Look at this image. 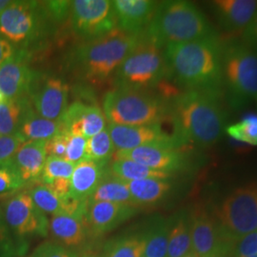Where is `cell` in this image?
<instances>
[{"mask_svg": "<svg viewBox=\"0 0 257 257\" xmlns=\"http://www.w3.org/2000/svg\"><path fill=\"white\" fill-rule=\"evenodd\" d=\"M59 132H61V125L59 121L46 119L40 116L33 108L31 102L28 104L19 134L25 142L30 141H49Z\"/></svg>", "mask_w": 257, "mask_h": 257, "instance_id": "cb8c5ba5", "label": "cell"}, {"mask_svg": "<svg viewBox=\"0 0 257 257\" xmlns=\"http://www.w3.org/2000/svg\"><path fill=\"white\" fill-rule=\"evenodd\" d=\"M137 207L151 206L160 202L169 193L172 185L168 179L149 178L126 182Z\"/></svg>", "mask_w": 257, "mask_h": 257, "instance_id": "d4e9b609", "label": "cell"}, {"mask_svg": "<svg viewBox=\"0 0 257 257\" xmlns=\"http://www.w3.org/2000/svg\"><path fill=\"white\" fill-rule=\"evenodd\" d=\"M230 138L249 146H257V113H247L237 123L226 128Z\"/></svg>", "mask_w": 257, "mask_h": 257, "instance_id": "836d02e7", "label": "cell"}, {"mask_svg": "<svg viewBox=\"0 0 257 257\" xmlns=\"http://www.w3.org/2000/svg\"><path fill=\"white\" fill-rule=\"evenodd\" d=\"M191 250L190 222L185 217H180L170 230L167 257H184Z\"/></svg>", "mask_w": 257, "mask_h": 257, "instance_id": "f1b7e54d", "label": "cell"}, {"mask_svg": "<svg viewBox=\"0 0 257 257\" xmlns=\"http://www.w3.org/2000/svg\"><path fill=\"white\" fill-rule=\"evenodd\" d=\"M138 208L117 203H87L86 221L88 230L94 235H101L115 229L137 212Z\"/></svg>", "mask_w": 257, "mask_h": 257, "instance_id": "d6986e66", "label": "cell"}, {"mask_svg": "<svg viewBox=\"0 0 257 257\" xmlns=\"http://www.w3.org/2000/svg\"><path fill=\"white\" fill-rule=\"evenodd\" d=\"M24 143L19 135L0 137V164L11 160Z\"/></svg>", "mask_w": 257, "mask_h": 257, "instance_id": "f35d334b", "label": "cell"}, {"mask_svg": "<svg viewBox=\"0 0 257 257\" xmlns=\"http://www.w3.org/2000/svg\"><path fill=\"white\" fill-rule=\"evenodd\" d=\"M69 135L63 131L46 142L47 156L65 159Z\"/></svg>", "mask_w": 257, "mask_h": 257, "instance_id": "ab89813d", "label": "cell"}, {"mask_svg": "<svg viewBox=\"0 0 257 257\" xmlns=\"http://www.w3.org/2000/svg\"><path fill=\"white\" fill-rule=\"evenodd\" d=\"M141 37L117 29L105 37L84 41L74 48L68 55L67 64L77 78L92 84L103 83L113 76Z\"/></svg>", "mask_w": 257, "mask_h": 257, "instance_id": "3957f363", "label": "cell"}, {"mask_svg": "<svg viewBox=\"0 0 257 257\" xmlns=\"http://www.w3.org/2000/svg\"><path fill=\"white\" fill-rule=\"evenodd\" d=\"M184 257H198L194 252H193V250H191L189 253H187L186 255Z\"/></svg>", "mask_w": 257, "mask_h": 257, "instance_id": "f6af8a7d", "label": "cell"}, {"mask_svg": "<svg viewBox=\"0 0 257 257\" xmlns=\"http://www.w3.org/2000/svg\"><path fill=\"white\" fill-rule=\"evenodd\" d=\"M49 230L56 240L67 247L82 245L89 231L86 210L74 214L58 213L52 215L49 221Z\"/></svg>", "mask_w": 257, "mask_h": 257, "instance_id": "603a6c76", "label": "cell"}, {"mask_svg": "<svg viewBox=\"0 0 257 257\" xmlns=\"http://www.w3.org/2000/svg\"><path fill=\"white\" fill-rule=\"evenodd\" d=\"M145 245V234L126 236L113 242L105 257H143Z\"/></svg>", "mask_w": 257, "mask_h": 257, "instance_id": "1f68e13d", "label": "cell"}, {"mask_svg": "<svg viewBox=\"0 0 257 257\" xmlns=\"http://www.w3.org/2000/svg\"><path fill=\"white\" fill-rule=\"evenodd\" d=\"M109 124L141 126L161 123L169 116V103L148 91L115 88L103 99Z\"/></svg>", "mask_w": 257, "mask_h": 257, "instance_id": "5b68a950", "label": "cell"}, {"mask_svg": "<svg viewBox=\"0 0 257 257\" xmlns=\"http://www.w3.org/2000/svg\"><path fill=\"white\" fill-rule=\"evenodd\" d=\"M30 103L29 97L9 99L0 103V137L19 134L23 113Z\"/></svg>", "mask_w": 257, "mask_h": 257, "instance_id": "83f0119b", "label": "cell"}, {"mask_svg": "<svg viewBox=\"0 0 257 257\" xmlns=\"http://www.w3.org/2000/svg\"><path fill=\"white\" fill-rule=\"evenodd\" d=\"M74 167L62 158L48 156L39 184L49 186L59 180H71Z\"/></svg>", "mask_w": 257, "mask_h": 257, "instance_id": "d6a6232c", "label": "cell"}, {"mask_svg": "<svg viewBox=\"0 0 257 257\" xmlns=\"http://www.w3.org/2000/svg\"><path fill=\"white\" fill-rule=\"evenodd\" d=\"M31 257H76L69 249L55 243L40 245Z\"/></svg>", "mask_w": 257, "mask_h": 257, "instance_id": "60d3db41", "label": "cell"}, {"mask_svg": "<svg viewBox=\"0 0 257 257\" xmlns=\"http://www.w3.org/2000/svg\"><path fill=\"white\" fill-rule=\"evenodd\" d=\"M108 173L106 164L83 160L74 167L70 180V195L79 202H87Z\"/></svg>", "mask_w": 257, "mask_h": 257, "instance_id": "7402d4cb", "label": "cell"}, {"mask_svg": "<svg viewBox=\"0 0 257 257\" xmlns=\"http://www.w3.org/2000/svg\"><path fill=\"white\" fill-rule=\"evenodd\" d=\"M251 257H257V255H255V256H251Z\"/></svg>", "mask_w": 257, "mask_h": 257, "instance_id": "681fc988", "label": "cell"}, {"mask_svg": "<svg viewBox=\"0 0 257 257\" xmlns=\"http://www.w3.org/2000/svg\"><path fill=\"white\" fill-rule=\"evenodd\" d=\"M217 219L229 244L257 230V183L235 189L222 201Z\"/></svg>", "mask_w": 257, "mask_h": 257, "instance_id": "9c48e42d", "label": "cell"}, {"mask_svg": "<svg viewBox=\"0 0 257 257\" xmlns=\"http://www.w3.org/2000/svg\"><path fill=\"white\" fill-rule=\"evenodd\" d=\"M222 47L216 36L166 46L168 76L186 91L219 89Z\"/></svg>", "mask_w": 257, "mask_h": 257, "instance_id": "7a4b0ae2", "label": "cell"}, {"mask_svg": "<svg viewBox=\"0 0 257 257\" xmlns=\"http://www.w3.org/2000/svg\"><path fill=\"white\" fill-rule=\"evenodd\" d=\"M218 22L230 34H242L257 11L256 0H216L212 2Z\"/></svg>", "mask_w": 257, "mask_h": 257, "instance_id": "ffe728a7", "label": "cell"}, {"mask_svg": "<svg viewBox=\"0 0 257 257\" xmlns=\"http://www.w3.org/2000/svg\"><path fill=\"white\" fill-rule=\"evenodd\" d=\"M58 121L61 131L70 136H79L86 139L106 128V117L101 109L81 101H75L68 106Z\"/></svg>", "mask_w": 257, "mask_h": 257, "instance_id": "2e32d148", "label": "cell"}, {"mask_svg": "<svg viewBox=\"0 0 257 257\" xmlns=\"http://www.w3.org/2000/svg\"><path fill=\"white\" fill-rule=\"evenodd\" d=\"M225 80L230 104L242 107L257 98V53L242 41L222 47V80Z\"/></svg>", "mask_w": 257, "mask_h": 257, "instance_id": "ba28073f", "label": "cell"}, {"mask_svg": "<svg viewBox=\"0 0 257 257\" xmlns=\"http://www.w3.org/2000/svg\"><path fill=\"white\" fill-rule=\"evenodd\" d=\"M114 153L115 149L107 128L87 139L85 160H91L108 165Z\"/></svg>", "mask_w": 257, "mask_h": 257, "instance_id": "f546056e", "label": "cell"}, {"mask_svg": "<svg viewBox=\"0 0 257 257\" xmlns=\"http://www.w3.org/2000/svg\"><path fill=\"white\" fill-rule=\"evenodd\" d=\"M17 49L0 35V65L8 60L11 56L15 55Z\"/></svg>", "mask_w": 257, "mask_h": 257, "instance_id": "7bdbcfd3", "label": "cell"}, {"mask_svg": "<svg viewBox=\"0 0 257 257\" xmlns=\"http://www.w3.org/2000/svg\"><path fill=\"white\" fill-rule=\"evenodd\" d=\"M242 42L257 53V11L253 19L242 33Z\"/></svg>", "mask_w": 257, "mask_h": 257, "instance_id": "b9f144b4", "label": "cell"}, {"mask_svg": "<svg viewBox=\"0 0 257 257\" xmlns=\"http://www.w3.org/2000/svg\"><path fill=\"white\" fill-rule=\"evenodd\" d=\"M52 24L43 2L12 1L0 13V35L17 50L35 46L50 33Z\"/></svg>", "mask_w": 257, "mask_h": 257, "instance_id": "52a82bcc", "label": "cell"}, {"mask_svg": "<svg viewBox=\"0 0 257 257\" xmlns=\"http://www.w3.org/2000/svg\"><path fill=\"white\" fill-rule=\"evenodd\" d=\"M31 54L17 50L15 55L0 65V92L5 99L26 97L39 73L30 66Z\"/></svg>", "mask_w": 257, "mask_h": 257, "instance_id": "5bb4252c", "label": "cell"}, {"mask_svg": "<svg viewBox=\"0 0 257 257\" xmlns=\"http://www.w3.org/2000/svg\"><path fill=\"white\" fill-rule=\"evenodd\" d=\"M171 227L168 222L160 221L145 234L146 245L143 257H167L168 241Z\"/></svg>", "mask_w": 257, "mask_h": 257, "instance_id": "4dcf8cb0", "label": "cell"}, {"mask_svg": "<svg viewBox=\"0 0 257 257\" xmlns=\"http://www.w3.org/2000/svg\"><path fill=\"white\" fill-rule=\"evenodd\" d=\"M192 250L198 257H210L217 253L228 255L229 244L224 238L219 224L204 210L193 212L190 222Z\"/></svg>", "mask_w": 257, "mask_h": 257, "instance_id": "9a60e30c", "label": "cell"}, {"mask_svg": "<svg viewBox=\"0 0 257 257\" xmlns=\"http://www.w3.org/2000/svg\"><path fill=\"white\" fill-rule=\"evenodd\" d=\"M114 159H128L153 170L172 174L182 170L186 158L179 149L144 146L128 151H118L113 155Z\"/></svg>", "mask_w": 257, "mask_h": 257, "instance_id": "e0dca14e", "label": "cell"}, {"mask_svg": "<svg viewBox=\"0 0 257 257\" xmlns=\"http://www.w3.org/2000/svg\"><path fill=\"white\" fill-rule=\"evenodd\" d=\"M28 249V245L20 243L9 229L2 211L0 202V257L23 256Z\"/></svg>", "mask_w": 257, "mask_h": 257, "instance_id": "d590c367", "label": "cell"}, {"mask_svg": "<svg viewBox=\"0 0 257 257\" xmlns=\"http://www.w3.org/2000/svg\"><path fill=\"white\" fill-rule=\"evenodd\" d=\"M145 37L160 48L213 37L209 20L194 4L183 0L158 2Z\"/></svg>", "mask_w": 257, "mask_h": 257, "instance_id": "277c9868", "label": "cell"}, {"mask_svg": "<svg viewBox=\"0 0 257 257\" xmlns=\"http://www.w3.org/2000/svg\"><path fill=\"white\" fill-rule=\"evenodd\" d=\"M87 139L79 136H70L68 138V145L66 150L65 160L68 162L77 165L83 160H85Z\"/></svg>", "mask_w": 257, "mask_h": 257, "instance_id": "74e56055", "label": "cell"}, {"mask_svg": "<svg viewBox=\"0 0 257 257\" xmlns=\"http://www.w3.org/2000/svg\"><path fill=\"white\" fill-rule=\"evenodd\" d=\"M6 99H5V97H4V95L0 92V103H2L3 101H5Z\"/></svg>", "mask_w": 257, "mask_h": 257, "instance_id": "7dc6e473", "label": "cell"}, {"mask_svg": "<svg viewBox=\"0 0 257 257\" xmlns=\"http://www.w3.org/2000/svg\"><path fill=\"white\" fill-rule=\"evenodd\" d=\"M86 257H98V256H95V255H92V256H86Z\"/></svg>", "mask_w": 257, "mask_h": 257, "instance_id": "c3c4849f", "label": "cell"}, {"mask_svg": "<svg viewBox=\"0 0 257 257\" xmlns=\"http://www.w3.org/2000/svg\"><path fill=\"white\" fill-rule=\"evenodd\" d=\"M161 123L141 126H122L108 123L107 128L115 152L144 146L179 149L180 146L177 140L173 135L163 130Z\"/></svg>", "mask_w": 257, "mask_h": 257, "instance_id": "4fadbf2b", "label": "cell"}, {"mask_svg": "<svg viewBox=\"0 0 257 257\" xmlns=\"http://www.w3.org/2000/svg\"><path fill=\"white\" fill-rule=\"evenodd\" d=\"M168 76L165 55L143 34L112 76L115 88L147 91L156 87Z\"/></svg>", "mask_w": 257, "mask_h": 257, "instance_id": "8992f818", "label": "cell"}, {"mask_svg": "<svg viewBox=\"0 0 257 257\" xmlns=\"http://www.w3.org/2000/svg\"><path fill=\"white\" fill-rule=\"evenodd\" d=\"M69 92V85L63 79L39 73L28 97L40 116L58 121L68 108Z\"/></svg>", "mask_w": 257, "mask_h": 257, "instance_id": "7c38bea8", "label": "cell"}, {"mask_svg": "<svg viewBox=\"0 0 257 257\" xmlns=\"http://www.w3.org/2000/svg\"><path fill=\"white\" fill-rule=\"evenodd\" d=\"M25 186L13 158L0 164V199L20 192Z\"/></svg>", "mask_w": 257, "mask_h": 257, "instance_id": "e575fe53", "label": "cell"}, {"mask_svg": "<svg viewBox=\"0 0 257 257\" xmlns=\"http://www.w3.org/2000/svg\"><path fill=\"white\" fill-rule=\"evenodd\" d=\"M228 253H230L231 257L257 255V230L231 242Z\"/></svg>", "mask_w": 257, "mask_h": 257, "instance_id": "8d00e7d4", "label": "cell"}, {"mask_svg": "<svg viewBox=\"0 0 257 257\" xmlns=\"http://www.w3.org/2000/svg\"><path fill=\"white\" fill-rule=\"evenodd\" d=\"M1 206L10 230L20 243L28 245V237L48 235L49 220L45 213L37 209L29 191H20L1 199Z\"/></svg>", "mask_w": 257, "mask_h": 257, "instance_id": "8fae6325", "label": "cell"}, {"mask_svg": "<svg viewBox=\"0 0 257 257\" xmlns=\"http://www.w3.org/2000/svg\"><path fill=\"white\" fill-rule=\"evenodd\" d=\"M256 102H257V98H256Z\"/></svg>", "mask_w": 257, "mask_h": 257, "instance_id": "f907efd6", "label": "cell"}, {"mask_svg": "<svg viewBox=\"0 0 257 257\" xmlns=\"http://www.w3.org/2000/svg\"><path fill=\"white\" fill-rule=\"evenodd\" d=\"M218 89L188 90L169 104V118L180 147L193 143L211 147L225 130L226 113Z\"/></svg>", "mask_w": 257, "mask_h": 257, "instance_id": "6da1fadb", "label": "cell"}, {"mask_svg": "<svg viewBox=\"0 0 257 257\" xmlns=\"http://www.w3.org/2000/svg\"><path fill=\"white\" fill-rule=\"evenodd\" d=\"M158 2L152 0H114V11L117 28L134 36H141L147 30Z\"/></svg>", "mask_w": 257, "mask_h": 257, "instance_id": "ac0fdd59", "label": "cell"}, {"mask_svg": "<svg viewBox=\"0 0 257 257\" xmlns=\"http://www.w3.org/2000/svg\"><path fill=\"white\" fill-rule=\"evenodd\" d=\"M88 201L117 203L137 207L132 198L127 183L110 175V170Z\"/></svg>", "mask_w": 257, "mask_h": 257, "instance_id": "484cf974", "label": "cell"}, {"mask_svg": "<svg viewBox=\"0 0 257 257\" xmlns=\"http://www.w3.org/2000/svg\"><path fill=\"white\" fill-rule=\"evenodd\" d=\"M11 2L12 1H10V0H0V13L6 9L11 4Z\"/></svg>", "mask_w": 257, "mask_h": 257, "instance_id": "ee69618b", "label": "cell"}, {"mask_svg": "<svg viewBox=\"0 0 257 257\" xmlns=\"http://www.w3.org/2000/svg\"><path fill=\"white\" fill-rule=\"evenodd\" d=\"M210 257H227V254H225V253H217V254H214V255Z\"/></svg>", "mask_w": 257, "mask_h": 257, "instance_id": "bcb514c9", "label": "cell"}, {"mask_svg": "<svg viewBox=\"0 0 257 257\" xmlns=\"http://www.w3.org/2000/svg\"><path fill=\"white\" fill-rule=\"evenodd\" d=\"M110 175L118 178L124 182H131L141 179L158 178L168 179L172 174L160 172L148 168L146 166L139 164L128 159H114L110 164Z\"/></svg>", "mask_w": 257, "mask_h": 257, "instance_id": "4316f807", "label": "cell"}, {"mask_svg": "<svg viewBox=\"0 0 257 257\" xmlns=\"http://www.w3.org/2000/svg\"><path fill=\"white\" fill-rule=\"evenodd\" d=\"M47 157L45 141L25 142L19 148L13 162L25 186L39 183Z\"/></svg>", "mask_w": 257, "mask_h": 257, "instance_id": "44dd1931", "label": "cell"}, {"mask_svg": "<svg viewBox=\"0 0 257 257\" xmlns=\"http://www.w3.org/2000/svg\"><path fill=\"white\" fill-rule=\"evenodd\" d=\"M73 33L83 41H92L117 30L112 1L74 0L70 5Z\"/></svg>", "mask_w": 257, "mask_h": 257, "instance_id": "30bf717a", "label": "cell"}]
</instances>
